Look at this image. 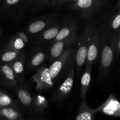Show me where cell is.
<instances>
[{
    "label": "cell",
    "mask_w": 120,
    "mask_h": 120,
    "mask_svg": "<svg viewBox=\"0 0 120 120\" xmlns=\"http://www.w3.org/2000/svg\"><path fill=\"white\" fill-rule=\"evenodd\" d=\"M101 58L100 71L101 77H105L112 66L116 50V34H109L105 27H101Z\"/></svg>",
    "instance_id": "1"
},
{
    "label": "cell",
    "mask_w": 120,
    "mask_h": 120,
    "mask_svg": "<svg viewBox=\"0 0 120 120\" xmlns=\"http://www.w3.org/2000/svg\"><path fill=\"white\" fill-rule=\"evenodd\" d=\"M97 27V21L96 20L90 21L85 26L80 36L77 40V43L76 45L75 64H76L77 73H79L83 66L85 64L88 49L93 35Z\"/></svg>",
    "instance_id": "2"
},
{
    "label": "cell",
    "mask_w": 120,
    "mask_h": 120,
    "mask_svg": "<svg viewBox=\"0 0 120 120\" xmlns=\"http://www.w3.org/2000/svg\"><path fill=\"white\" fill-rule=\"evenodd\" d=\"M75 52L76 46H71L55 59L49 66V73L53 80L57 79L64 69H68L75 62Z\"/></svg>",
    "instance_id": "3"
},
{
    "label": "cell",
    "mask_w": 120,
    "mask_h": 120,
    "mask_svg": "<svg viewBox=\"0 0 120 120\" xmlns=\"http://www.w3.org/2000/svg\"><path fill=\"white\" fill-rule=\"evenodd\" d=\"M75 62L68 69V73L65 80L56 90L52 97L53 103L60 105L71 91L74 84L75 77Z\"/></svg>",
    "instance_id": "4"
},
{
    "label": "cell",
    "mask_w": 120,
    "mask_h": 120,
    "mask_svg": "<svg viewBox=\"0 0 120 120\" xmlns=\"http://www.w3.org/2000/svg\"><path fill=\"white\" fill-rule=\"evenodd\" d=\"M105 0H79L71 4L70 8L80 12L82 18H89L94 13L102 8Z\"/></svg>",
    "instance_id": "5"
},
{
    "label": "cell",
    "mask_w": 120,
    "mask_h": 120,
    "mask_svg": "<svg viewBox=\"0 0 120 120\" xmlns=\"http://www.w3.org/2000/svg\"><path fill=\"white\" fill-rule=\"evenodd\" d=\"M77 38L78 36L76 30L68 37L52 43L49 50V56L51 60H54L67 49L75 45L77 42Z\"/></svg>",
    "instance_id": "6"
},
{
    "label": "cell",
    "mask_w": 120,
    "mask_h": 120,
    "mask_svg": "<svg viewBox=\"0 0 120 120\" xmlns=\"http://www.w3.org/2000/svg\"><path fill=\"white\" fill-rule=\"evenodd\" d=\"M33 82L36 84L38 90H48L53 87L54 80L49 73V66H43L40 68L32 76Z\"/></svg>",
    "instance_id": "7"
},
{
    "label": "cell",
    "mask_w": 120,
    "mask_h": 120,
    "mask_svg": "<svg viewBox=\"0 0 120 120\" xmlns=\"http://www.w3.org/2000/svg\"><path fill=\"white\" fill-rule=\"evenodd\" d=\"M101 32L100 28H97L95 30L89 46L87 54L86 65L93 66L96 61L101 50Z\"/></svg>",
    "instance_id": "8"
},
{
    "label": "cell",
    "mask_w": 120,
    "mask_h": 120,
    "mask_svg": "<svg viewBox=\"0 0 120 120\" xmlns=\"http://www.w3.org/2000/svg\"><path fill=\"white\" fill-rule=\"evenodd\" d=\"M93 111L95 113L100 112L108 116L120 117V102L113 94H110L107 99Z\"/></svg>",
    "instance_id": "9"
},
{
    "label": "cell",
    "mask_w": 120,
    "mask_h": 120,
    "mask_svg": "<svg viewBox=\"0 0 120 120\" xmlns=\"http://www.w3.org/2000/svg\"><path fill=\"white\" fill-rule=\"evenodd\" d=\"M0 80L4 85L9 87L16 88L18 85L13 69L9 63L0 64Z\"/></svg>",
    "instance_id": "10"
},
{
    "label": "cell",
    "mask_w": 120,
    "mask_h": 120,
    "mask_svg": "<svg viewBox=\"0 0 120 120\" xmlns=\"http://www.w3.org/2000/svg\"><path fill=\"white\" fill-rule=\"evenodd\" d=\"M26 56L24 53H22L18 57L9 63L13 69L16 80L18 83H23L24 82V65Z\"/></svg>",
    "instance_id": "11"
},
{
    "label": "cell",
    "mask_w": 120,
    "mask_h": 120,
    "mask_svg": "<svg viewBox=\"0 0 120 120\" xmlns=\"http://www.w3.org/2000/svg\"><path fill=\"white\" fill-rule=\"evenodd\" d=\"M77 23L75 21L69 20L62 26L57 36L52 40V43L61 41L70 36L73 32L77 30Z\"/></svg>",
    "instance_id": "12"
},
{
    "label": "cell",
    "mask_w": 120,
    "mask_h": 120,
    "mask_svg": "<svg viewBox=\"0 0 120 120\" xmlns=\"http://www.w3.org/2000/svg\"><path fill=\"white\" fill-rule=\"evenodd\" d=\"M93 66L86 65V68L82 75L80 81V96L85 99L90 87L91 79V70Z\"/></svg>",
    "instance_id": "13"
},
{
    "label": "cell",
    "mask_w": 120,
    "mask_h": 120,
    "mask_svg": "<svg viewBox=\"0 0 120 120\" xmlns=\"http://www.w3.org/2000/svg\"><path fill=\"white\" fill-rule=\"evenodd\" d=\"M52 21L49 19H39L32 22L27 27V31L29 34L35 35L41 33L44 29L49 26Z\"/></svg>",
    "instance_id": "14"
},
{
    "label": "cell",
    "mask_w": 120,
    "mask_h": 120,
    "mask_svg": "<svg viewBox=\"0 0 120 120\" xmlns=\"http://www.w3.org/2000/svg\"><path fill=\"white\" fill-rule=\"evenodd\" d=\"M95 112L87 104L85 99H83L80 105L76 120H93Z\"/></svg>",
    "instance_id": "15"
},
{
    "label": "cell",
    "mask_w": 120,
    "mask_h": 120,
    "mask_svg": "<svg viewBox=\"0 0 120 120\" xmlns=\"http://www.w3.org/2000/svg\"><path fill=\"white\" fill-rule=\"evenodd\" d=\"M62 25L59 24L54 25L52 26H48L45 29L39 33V39L41 41H49L53 40L59 32Z\"/></svg>",
    "instance_id": "16"
},
{
    "label": "cell",
    "mask_w": 120,
    "mask_h": 120,
    "mask_svg": "<svg viewBox=\"0 0 120 120\" xmlns=\"http://www.w3.org/2000/svg\"><path fill=\"white\" fill-rule=\"evenodd\" d=\"M21 112L13 107L0 108V120H19Z\"/></svg>",
    "instance_id": "17"
},
{
    "label": "cell",
    "mask_w": 120,
    "mask_h": 120,
    "mask_svg": "<svg viewBox=\"0 0 120 120\" xmlns=\"http://www.w3.org/2000/svg\"><path fill=\"white\" fill-rule=\"evenodd\" d=\"M16 93L18 98L21 104L25 106L32 105L34 97L26 89L22 87H17L16 89Z\"/></svg>",
    "instance_id": "18"
},
{
    "label": "cell",
    "mask_w": 120,
    "mask_h": 120,
    "mask_svg": "<svg viewBox=\"0 0 120 120\" xmlns=\"http://www.w3.org/2000/svg\"><path fill=\"white\" fill-rule=\"evenodd\" d=\"M26 45V44L23 42V40L15 34L9 40L5 49H10V50H16V51H22Z\"/></svg>",
    "instance_id": "19"
},
{
    "label": "cell",
    "mask_w": 120,
    "mask_h": 120,
    "mask_svg": "<svg viewBox=\"0 0 120 120\" xmlns=\"http://www.w3.org/2000/svg\"><path fill=\"white\" fill-rule=\"evenodd\" d=\"M32 106L37 112H42L48 107V100L45 97L42 95H35L33 99Z\"/></svg>",
    "instance_id": "20"
},
{
    "label": "cell",
    "mask_w": 120,
    "mask_h": 120,
    "mask_svg": "<svg viewBox=\"0 0 120 120\" xmlns=\"http://www.w3.org/2000/svg\"><path fill=\"white\" fill-rule=\"evenodd\" d=\"M22 53V51H16L10 49H4L1 55V61L2 63H8L12 62Z\"/></svg>",
    "instance_id": "21"
},
{
    "label": "cell",
    "mask_w": 120,
    "mask_h": 120,
    "mask_svg": "<svg viewBox=\"0 0 120 120\" xmlns=\"http://www.w3.org/2000/svg\"><path fill=\"white\" fill-rule=\"evenodd\" d=\"M46 57V55L43 52L39 51L36 52L33 56L29 63V66L30 68H34L38 66L43 63Z\"/></svg>",
    "instance_id": "22"
},
{
    "label": "cell",
    "mask_w": 120,
    "mask_h": 120,
    "mask_svg": "<svg viewBox=\"0 0 120 120\" xmlns=\"http://www.w3.org/2000/svg\"><path fill=\"white\" fill-rule=\"evenodd\" d=\"M15 104L13 98L4 91L0 90V108L12 107Z\"/></svg>",
    "instance_id": "23"
},
{
    "label": "cell",
    "mask_w": 120,
    "mask_h": 120,
    "mask_svg": "<svg viewBox=\"0 0 120 120\" xmlns=\"http://www.w3.org/2000/svg\"><path fill=\"white\" fill-rule=\"evenodd\" d=\"M120 28V7L112 18L110 22V28L112 31H116Z\"/></svg>",
    "instance_id": "24"
},
{
    "label": "cell",
    "mask_w": 120,
    "mask_h": 120,
    "mask_svg": "<svg viewBox=\"0 0 120 120\" xmlns=\"http://www.w3.org/2000/svg\"><path fill=\"white\" fill-rule=\"evenodd\" d=\"M33 8L40 9L47 7L50 4V0H27Z\"/></svg>",
    "instance_id": "25"
},
{
    "label": "cell",
    "mask_w": 120,
    "mask_h": 120,
    "mask_svg": "<svg viewBox=\"0 0 120 120\" xmlns=\"http://www.w3.org/2000/svg\"><path fill=\"white\" fill-rule=\"evenodd\" d=\"M116 55L117 56L120 55V28L116 34Z\"/></svg>",
    "instance_id": "26"
},
{
    "label": "cell",
    "mask_w": 120,
    "mask_h": 120,
    "mask_svg": "<svg viewBox=\"0 0 120 120\" xmlns=\"http://www.w3.org/2000/svg\"><path fill=\"white\" fill-rule=\"evenodd\" d=\"M21 0H4L3 6L4 8H9L17 5Z\"/></svg>",
    "instance_id": "27"
},
{
    "label": "cell",
    "mask_w": 120,
    "mask_h": 120,
    "mask_svg": "<svg viewBox=\"0 0 120 120\" xmlns=\"http://www.w3.org/2000/svg\"><path fill=\"white\" fill-rule=\"evenodd\" d=\"M16 35L18 37H19L20 38L22 39L26 44H27L28 43V42H29V38H28V35L24 32H19L16 33Z\"/></svg>",
    "instance_id": "28"
},
{
    "label": "cell",
    "mask_w": 120,
    "mask_h": 120,
    "mask_svg": "<svg viewBox=\"0 0 120 120\" xmlns=\"http://www.w3.org/2000/svg\"><path fill=\"white\" fill-rule=\"evenodd\" d=\"M50 1L55 5H60L66 3L67 0H50Z\"/></svg>",
    "instance_id": "29"
},
{
    "label": "cell",
    "mask_w": 120,
    "mask_h": 120,
    "mask_svg": "<svg viewBox=\"0 0 120 120\" xmlns=\"http://www.w3.org/2000/svg\"><path fill=\"white\" fill-rule=\"evenodd\" d=\"M79 1V0H67L66 2V3H70V4H73L74 2H76V1Z\"/></svg>",
    "instance_id": "30"
},
{
    "label": "cell",
    "mask_w": 120,
    "mask_h": 120,
    "mask_svg": "<svg viewBox=\"0 0 120 120\" xmlns=\"http://www.w3.org/2000/svg\"><path fill=\"white\" fill-rule=\"evenodd\" d=\"M120 7V0H118V2H117V7L118 8V7Z\"/></svg>",
    "instance_id": "31"
},
{
    "label": "cell",
    "mask_w": 120,
    "mask_h": 120,
    "mask_svg": "<svg viewBox=\"0 0 120 120\" xmlns=\"http://www.w3.org/2000/svg\"><path fill=\"white\" fill-rule=\"evenodd\" d=\"M2 29H1V28H0V36H1V34H2Z\"/></svg>",
    "instance_id": "32"
}]
</instances>
